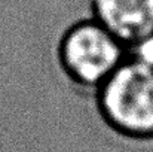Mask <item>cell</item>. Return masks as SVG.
<instances>
[{
  "mask_svg": "<svg viewBox=\"0 0 153 152\" xmlns=\"http://www.w3.org/2000/svg\"><path fill=\"white\" fill-rule=\"evenodd\" d=\"M53 57L71 88L92 97L126 60L128 49L92 16L70 22L55 42Z\"/></svg>",
  "mask_w": 153,
  "mask_h": 152,
  "instance_id": "7a4b0ae2",
  "label": "cell"
},
{
  "mask_svg": "<svg viewBox=\"0 0 153 152\" xmlns=\"http://www.w3.org/2000/svg\"><path fill=\"white\" fill-rule=\"evenodd\" d=\"M89 16L128 51L153 39V0H89Z\"/></svg>",
  "mask_w": 153,
  "mask_h": 152,
  "instance_id": "3957f363",
  "label": "cell"
},
{
  "mask_svg": "<svg viewBox=\"0 0 153 152\" xmlns=\"http://www.w3.org/2000/svg\"><path fill=\"white\" fill-rule=\"evenodd\" d=\"M97 115L114 136L153 143V66L131 55L91 97Z\"/></svg>",
  "mask_w": 153,
  "mask_h": 152,
  "instance_id": "6da1fadb",
  "label": "cell"
}]
</instances>
